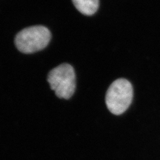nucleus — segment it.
Listing matches in <instances>:
<instances>
[{
	"instance_id": "1",
	"label": "nucleus",
	"mask_w": 160,
	"mask_h": 160,
	"mask_svg": "<svg viewBox=\"0 0 160 160\" xmlns=\"http://www.w3.org/2000/svg\"><path fill=\"white\" fill-rule=\"evenodd\" d=\"M51 38L49 29L42 26L27 28L17 33L15 44L24 53H32L45 48Z\"/></svg>"
},
{
	"instance_id": "2",
	"label": "nucleus",
	"mask_w": 160,
	"mask_h": 160,
	"mask_svg": "<svg viewBox=\"0 0 160 160\" xmlns=\"http://www.w3.org/2000/svg\"><path fill=\"white\" fill-rule=\"evenodd\" d=\"M48 81L51 88L59 98L68 100L75 91L74 69L68 63H62L52 69L48 75Z\"/></svg>"
},
{
	"instance_id": "3",
	"label": "nucleus",
	"mask_w": 160,
	"mask_h": 160,
	"mask_svg": "<svg viewBox=\"0 0 160 160\" xmlns=\"http://www.w3.org/2000/svg\"><path fill=\"white\" fill-rule=\"evenodd\" d=\"M133 88L128 80L120 78L109 87L106 95V104L109 111L116 115L123 113L131 105Z\"/></svg>"
},
{
	"instance_id": "4",
	"label": "nucleus",
	"mask_w": 160,
	"mask_h": 160,
	"mask_svg": "<svg viewBox=\"0 0 160 160\" xmlns=\"http://www.w3.org/2000/svg\"><path fill=\"white\" fill-rule=\"evenodd\" d=\"M76 8L82 14L92 16L97 12L99 0H72Z\"/></svg>"
}]
</instances>
